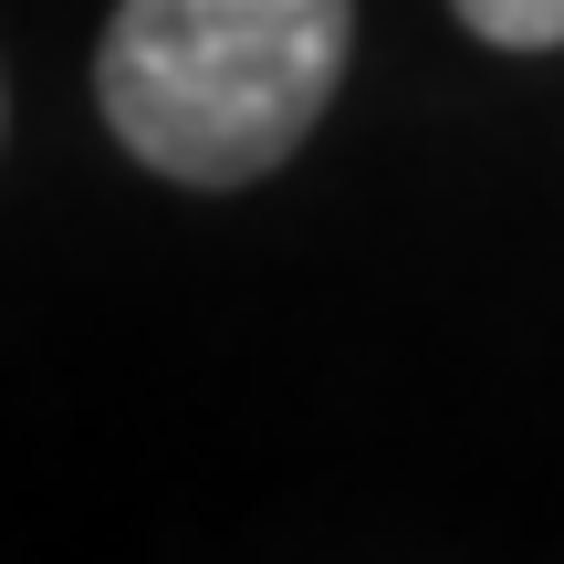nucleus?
<instances>
[{"label":"nucleus","mask_w":564,"mask_h":564,"mask_svg":"<svg viewBox=\"0 0 564 564\" xmlns=\"http://www.w3.org/2000/svg\"><path fill=\"white\" fill-rule=\"evenodd\" d=\"M449 11L481 42H502V53H554L564 42V0H449Z\"/></svg>","instance_id":"nucleus-2"},{"label":"nucleus","mask_w":564,"mask_h":564,"mask_svg":"<svg viewBox=\"0 0 564 564\" xmlns=\"http://www.w3.org/2000/svg\"><path fill=\"white\" fill-rule=\"evenodd\" d=\"M356 0H116L95 105L126 158L178 188H251L324 126Z\"/></svg>","instance_id":"nucleus-1"}]
</instances>
